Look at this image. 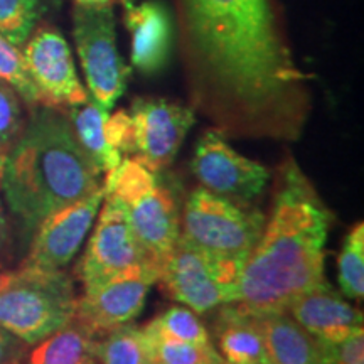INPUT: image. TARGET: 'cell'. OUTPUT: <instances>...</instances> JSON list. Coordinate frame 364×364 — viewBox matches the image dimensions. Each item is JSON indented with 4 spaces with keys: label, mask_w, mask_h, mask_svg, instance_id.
I'll list each match as a JSON object with an SVG mask.
<instances>
[{
    "label": "cell",
    "mask_w": 364,
    "mask_h": 364,
    "mask_svg": "<svg viewBox=\"0 0 364 364\" xmlns=\"http://www.w3.org/2000/svg\"><path fill=\"white\" fill-rule=\"evenodd\" d=\"M191 93L225 135L297 140L307 76L272 0H176Z\"/></svg>",
    "instance_id": "obj_1"
},
{
    "label": "cell",
    "mask_w": 364,
    "mask_h": 364,
    "mask_svg": "<svg viewBox=\"0 0 364 364\" xmlns=\"http://www.w3.org/2000/svg\"><path fill=\"white\" fill-rule=\"evenodd\" d=\"M334 215L294 157L280 169L272 215L245 262L231 309L285 312L300 294L324 284L326 243Z\"/></svg>",
    "instance_id": "obj_2"
},
{
    "label": "cell",
    "mask_w": 364,
    "mask_h": 364,
    "mask_svg": "<svg viewBox=\"0 0 364 364\" xmlns=\"http://www.w3.org/2000/svg\"><path fill=\"white\" fill-rule=\"evenodd\" d=\"M102 188V174L56 108L31 110L19 139L0 157V193L27 233L51 213Z\"/></svg>",
    "instance_id": "obj_3"
},
{
    "label": "cell",
    "mask_w": 364,
    "mask_h": 364,
    "mask_svg": "<svg viewBox=\"0 0 364 364\" xmlns=\"http://www.w3.org/2000/svg\"><path fill=\"white\" fill-rule=\"evenodd\" d=\"M103 189L124 209L135 238L161 272L181 236V209L172 189L159 172L149 171L134 157L122 161Z\"/></svg>",
    "instance_id": "obj_4"
},
{
    "label": "cell",
    "mask_w": 364,
    "mask_h": 364,
    "mask_svg": "<svg viewBox=\"0 0 364 364\" xmlns=\"http://www.w3.org/2000/svg\"><path fill=\"white\" fill-rule=\"evenodd\" d=\"M76 300L73 280L63 270L21 267L0 290V327L34 346L70 324Z\"/></svg>",
    "instance_id": "obj_5"
},
{
    "label": "cell",
    "mask_w": 364,
    "mask_h": 364,
    "mask_svg": "<svg viewBox=\"0 0 364 364\" xmlns=\"http://www.w3.org/2000/svg\"><path fill=\"white\" fill-rule=\"evenodd\" d=\"M265 221V215L252 204L231 201L199 186L184 203L181 236L204 252L245 265Z\"/></svg>",
    "instance_id": "obj_6"
},
{
    "label": "cell",
    "mask_w": 364,
    "mask_h": 364,
    "mask_svg": "<svg viewBox=\"0 0 364 364\" xmlns=\"http://www.w3.org/2000/svg\"><path fill=\"white\" fill-rule=\"evenodd\" d=\"M241 270L243 263L204 252L179 236L162 263L157 284L181 306L206 314L233 302Z\"/></svg>",
    "instance_id": "obj_7"
},
{
    "label": "cell",
    "mask_w": 364,
    "mask_h": 364,
    "mask_svg": "<svg viewBox=\"0 0 364 364\" xmlns=\"http://www.w3.org/2000/svg\"><path fill=\"white\" fill-rule=\"evenodd\" d=\"M73 39L78 53L88 95L103 110L110 112L125 93L130 68L117 46L113 9H73Z\"/></svg>",
    "instance_id": "obj_8"
},
{
    "label": "cell",
    "mask_w": 364,
    "mask_h": 364,
    "mask_svg": "<svg viewBox=\"0 0 364 364\" xmlns=\"http://www.w3.org/2000/svg\"><path fill=\"white\" fill-rule=\"evenodd\" d=\"M157 282L159 270L142 267L85 285L83 295L76 300L73 321L95 339L117 327L132 324Z\"/></svg>",
    "instance_id": "obj_9"
},
{
    "label": "cell",
    "mask_w": 364,
    "mask_h": 364,
    "mask_svg": "<svg viewBox=\"0 0 364 364\" xmlns=\"http://www.w3.org/2000/svg\"><path fill=\"white\" fill-rule=\"evenodd\" d=\"M191 171L201 188L243 204L260 198L270 182V171L236 152L218 129L206 130L199 136Z\"/></svg>",
    "instance_id": "obj_10"
},
{
    "label": "cell",
    "mask_w": 364,
    "mask_h": 364,
    "mask_svg": "<svg viewBox=\"0 0 364 364\" xmlns=\"http://www.w3.org/2000/svg\"><path fill=\"white\" fill-rule=\"evenodd\" d=\"M21 49L29 78L39 93L41 107L65 110L88 102L90 95L76 73L70 46L58 29L53 26L36 27Z\"/></svg>",
    "instance_id": "obj_11"
},
{
    "label": "cell",
    "mask_w": 364,
    "mask_h": 364,
    "mask_svg": "<svg viewBox=\"0 0 364 364\" xmlns=\"http://www.w3.org/2000/svg\"><path fill=\"white\" fill-rule=\"evenodd\" d=\"M132 157L149 171H166L196 124L194 110L162 98H136L130 108Z\"/></svg>",
    "instance_id": "obj_12"
},
{
    "label": "cell",
    "mask_w": 364,
    "mask_h": 364,
    "mask_svg": "<svg viewBox=\"0 0 364 364\" xmlns=\"http://www.w3.org/2000/svg\"><path fill=\"white\" fill-rule=\"evenodd\" d=\"M142 267L159 270L135 238L124 209L115 199L105 194L97 226L90 236L88 247L76 270L80 280L85 287Z\"/></svg>",
    "instance_id": "obj_13"
},
{
    "label": "cell",
    "mask_w": 364,
    "mask_h": 364,
    "mask_svg": "<svg viewBox=\"0 0 364 364\" xmlns=\"http://www.w3.org/2000/svg\"><path fill=\"white\" fill-rule=\"evenodd\" d=\"M105 199V189L68 204L44 218L34 230L22 268L65 270L80 252Z\"/></svg>",
    "instance_id": "obj_14"
},
{
    "label": "cell",
    "mask_w": 364,
    "mask_h": 364,
    "mask_svg": "<svg viewBox=\"0 0 364 364\" xmlns=\"http://www.w3.org/2000/svg\"><path fill=\"white\" fill-rule=\"evenodd\" d=\"M285 312L321 343H339L363 329V312L329 282L300 294Z\"/></svg>",
    "instance_id": "obj_15"
},
{
    "label": "cell",
    "mask_w": 364,
    "mask_h": 364,
    "mask_svg": "<svg viewBox=\"0 0 364 364\" xmlns=\"http://www.w3.org/2000/svg\"><path fill=\"white\" fill-rule=\"evenodd\" d=\"M124 24L132 38L130 59L144 75H157L167 66L172 49V17L161 2L125 0Z\"/></svg>",
    "instance_id": "obj_16"
},
{
    "label": "cell",
    "mask_w": 364,
    "mask_h": 364,
    "mask_svg": "<svg viewBox=\"0 0 364 364\" xmlns=\"http://www.w3.org/2000/svg\"><path fill=\"white\" fill-rule=\"evenodd\" d=\"M247 316L260 331L268 364H321L322 343L287 312Z\"/></svg>",
    "instance_id": "obj_17"
},
{
    "label": "cell",
    "mask_w": 364,
    "mask_h": 364,
    "mask_svg": "<svg viewBox=\"0 0 364 364\" xmlns=\"http://www.w3.org/2000/svg\"><path fill=\"white\" fill-rule=\"evenodd\" d=\"M63 113L70 122L73 134H75L81 149L91 159L100 174L103 176V184L110 182L125 157L120 156L108 142L107 130H105L108 112L100 108L90 98L83 105L65 108Z\"/></svg>",
    "instance_id": "obj_18"
},
{
    "label": "cell",
    "mask_w": 364,
    "mask_h": 364,
    "mask_svg": "<svg viewBox=\"0 0 364 364\" xmlns=\"http://www.w3.org/2000/svg\"><path fill=\"white\" fill-rule=\"evenodd\" d=\"M216 351L230 364H268L260 331L253 318L223 306L216 322Z\"/></svg>",
    "instance_id": "obj_19"
},
{
    "label": "cell",
    "mask_w": 364,
    "mask_h": 364,
    "mask_svg": "<svg viewBox=\"0 0 364 364\" xmlns=\"http://www.w3.org/2000/svg\"><path fill=\"white\" fill-rule=\"evenodd\" d=\"M95 338L71 321L51 336L34 344L22 359L24 364H86L95 359Z\"/></svg>",
    "instance_id": "obj_20"
},
{
    "label": "cell",
    "mask_w": 364,
    "mask_h": 364,
    "mask_svg": "<svg viewBox=\"0 0 364 364\" xmlns=\"http://www.w3.org/2000/svg\"><path fill=\"white\" fill-rule=\"evenodd\" d=\"M95 359L100 364H149L150 348L140 327L127 324L95 339Z\"/></svg>",
    "instance_id": "obj_21"
},
{
    "label": "cell",
    "mask_w": 364,
    "mask_h": 364,
    "mask_svg": "<svg viewBox=\"0 0 364 364\" xmlns=\"http://www.w3.org/2000/svg\"><path fill=\"white\" fill-rule=\"evenodd\" d=\"M339 292L349 300L364 297V223L359 221L346 235L338 257Z\"/></svg>",
    "instance_id": "obj_22"
},
{
    "label": "cell",
    "mask_w": 364,
    "mask_h": 364,
    "mask_svg": "<svg viewBox=\"0 0 364 364\" xmlns=\"http://www.w3.org/2000/svg\"><path fill=\"white\" fill-rule=\"evenodd\" d=\"M144 331L154 332L162 338L182 341V343L209 346L211 338L206 326L198 314L186 306H172L164 311L161 316L152 318L149 324L142 327Z\"/></svg>",
    "instance_id": "obj_23"
},
{
    "label": "cell",
    "mask_w": 364,
    "mask_h": 364,
    "mask_svg": "<svg viewBox=\"0 0 364 364\" xmlns=\"http://www.w3.org/2000/svg\"><path fill=\"white\" fill-rule=\"evenodd\" d=\"M144 334L149 341L150 358L156 364H218L223 361L213 344L199 346L182 343V341L162 338L149 331H144Z\"/></svg>",
    "instance_id": "obj_24"
},
{
    "label": "cell",
    "mask_w": 364,
    "mask_h": 364,
    "mask_svg": "<svg viewBox=\"0 0 364 364\" xmlns=\"http://www.w3.org/2000/svg\"><path fill=\"white\" fill-rule=\"evenodd\" d=\"M43 0H0V34L22 48L38 27Z\"/></svg>",
    "instance_id": "obj_25"
},
{
    "label": "cell",
    "mask_w": 364,
    "mask_h": 364,
    "mask_svg": "<svg viewBox=\"0 0 364 364\" xmlns=\"http://www.w3.org/2000/svg\"><path fill=\"white\" fill-rule=\"evenodd\" d=\"M0 80L11 85L29 110L41 107L38 90L26 70L22 49L0 34Z\"/></svg>",
    "instance_id": "obj_26"
},
{
    "label": "cell",
    "mask_w": 364,
    "mask_h": 364,
    "mask_svg": "<svg viewBox=\"0 0 364 364\" xmlns=\"http://www.w3.org/2000/svg\"><path fill=\"white\" fill-rule=\"evenodd\" d=\"M26 122L22 98L11 85L0 80V157L19 139Z\"/></svg>",
    "instance_id": "obj_27"
},
{
    "label": "cell",
    "mask_w": 364,
    "mask_h": 364,
    "mask_svg": "<svg viewBox=\"0 0 364 364\" xmlns=\"http://www.w3.org/2000/svg\"><path fill=\"white\" fill-rule=\"evenodd\" d=\"M321 364H364V329L339 343H322Z\"/></svg>",
    "instance_id": "obj_28"
},
{
    "label": "cell",
    "mask_w": 364,
    "mask_h": 364,
    "mask_svg": "<svg viewBox=\"0 0 364 364\" xmlns=\"http://www.w3.org/2000/svg\"><path fill=\"white\" fill-rule=\"evenodd\" d=\"M31 346L0 327V364H22Z\"/></svg>",
    "instance_id": "obj_29"
},
{
    "label": "cell",
    "mask_w": 364,
    "mask_h": 364,
    "mask_svg": "<svg viewBox=\"0 0 364 364\" xmlns=\"http://www.w3.org/2000/svg\"><path fill=\"white\" fill-rule=\"evenodd\" d=\"M75 6L86 9H113L117 4H124L125 0H73Z\"/></svg>",
    "instance_id": "obj_30"
},
{
    "label": "cell",
    "mask_w": 364,
    "mask_h": 364,
    "mask_svg": "<svg viewBox=\"0 0 364 364\" xmlns=\"http://www.w3.org/2000/svg\"><path fill=\"white\" fill-rule=\"evenodd\" d=\"M9 241V220L6 215V206H4L2 199H0V253L7 247Z\"/></svg>",
    "instance_id": "obj_31"
},
{
    "label": "cell",
    "mask_w": 364,
    "mask_h": 364,
    "mask_svg": "<svg viewBox=\"0 0 364 364\" xmlns=\"http://www.w3.org/2000/svg\"><path fill=\"white\" fill-rule=\"evenodd\" d=\"M11 277H12V272H9V270H4V268L0 267V290H2L4 287L7 285V282L11 280Z\"/></svg>",
    "instance_id": "obj_32"
},
{
    "label": "cell",
    "mask_w": 364,
    "mask_h": 364,
    "mask_svg": "<svg viewBox=\"0 0 364 364\" xmlns=\"http://www.w3.org/2000/svg\"><path fill=\"white\" fill-rule=\"evenodd\" d=\"M86 364H100V363L97 361V359H91V361H90V363H86Z\"/></svg>",
    "instance_id": "obj_33"
},
{
    "label": "cell",
    "mask_w": 364,
    "mask_h": 364,
    "mask_svg": "<svg viewBox=\"0 0 364 364\" xmlns=\"http://www.w3.org/2000/svg\"><path fill=\"white\" fill-rule=\"evenodd\" d=\"M218 364H230V363H226V361H225V359H223V361H221V363H218Z\"/></svg>",
    "instance_id": "obj_34"
},
{
    "label": "cell",
    "mask_w": 364,
    "mask_h": 364,
    "mask_svg": "<svg viewBox=\"0 0 364 364\" xmlns=\"http://www.w3.org/2000/svg\"><path fill=\"white\" fill-rule=\"evenodd\" d=\"M149 364H156V363H154V361H150V363H149Z\"/></svg>",
    "instance_id": "obj_35"
}]
</instances>
